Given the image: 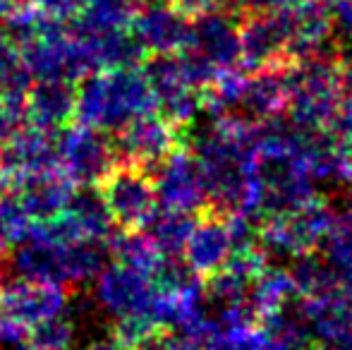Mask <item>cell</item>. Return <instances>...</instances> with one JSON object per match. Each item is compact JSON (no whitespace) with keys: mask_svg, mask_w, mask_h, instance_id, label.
Wrapping results in <instances>:
<instances>
[{"mask_svg":"<svg viewBox=\"0 0 352 350\" xmlns=\"http://www.w3.org/2000/svg\"><path fill=\"white\" fill-rule=\"evenodd\" d=\"M156 111L146 75L130 65L101 67L74 89V120L101 132H116L125 122Z\"/></svg>","mask_w":352,"mask_h":350,"instance_id":"6da1fadb","label":"cell"},{"mask_svg":"<svg viewBox=\"0 0 352 350\" xmlns=\"http://www.w3.org/2000/svg\"><path fill=\"white\" fill-rule=\"evenodd\" d=\"M108 248L94 240L58 243L38 233H29L22 245L14 248V271L24 278L56 281L67 288L84 285L96 278L106 266Z\"/></svg>","mask_w":352,"mask_h":350,"instance_id":"7a4b0ae2","label":"cell"},{"mask_svg":"<svg viewBox=\"0 0 352 350\" xmlns=\"http://www.w3.org/2000/svg\"><path fill=\"white\" fill-rule=\"evenodd\" d=\"M113 223L120 230H144L158 211L151 175L144 168L118 161L96 185Z\"/></svg>","mask_w":352,"mask_h":350,"instance_id":"3957f363","label":"cell"},{"mask_svg":"<svg viewBox=\"0 0 352 350\" xmlns=\"http://www.w3.org/2000/svg\"><path fill=\"white\" fill-rule=\"evenodd\" d=\"M56 137V166L77 187H96L118 164L116 146L106 132L82 122L65 125Z\"/></svg>","mask_w":352,"mask_h":350,"instance_id":"277c9868","label":"cell"},{"mask_svg":"<svg viewBox=\"0 0 352 350\" xmlns=\"http://www.w3.org/2000/svg\"><path fill=\"white\" fill-rule=\"evenodd\" d=\"M156 295L158 283L153 276L120 262L103 266L96 276V288H94V300L111 319L130 317V314H146L153 319Z\"/></svg>","mask_w":352,"mask_h":350,"instance_id":"5b68a950","label":"cell"},{"mask_svg":"<svg viewBox=\"0 0 352 350\" xmlns=\"http://www.w3.org/2000/svg\"><path fill=\"white\" fill-rule=\"evenodd\" d=\"M113 146L118 161L148 171L156 168L180 146V132L168 118L151 111L116 130Z\"/></svg>","mask_w":352,"mask_h":350,"instance_id":"8992f818","label":"cell"},{"mask_svg":"<svg viewBox=\"0 0 352 350\" xmlns=\"http://www.w3.org/2000/svg\"><path fill=\"white\" fill-rule=\"evenodd\" d=\"M151 180L158 209L195 214L206 204V182L199 161L180 146L156 166V175Z\"/></svg>","mask_w":352,"mask_h":350,"instance_id":"52a82bcc","label":"cell"},{"mask_svg":"<svg viewBox=\"0 0 352 350\" xmlns=\"http://www.w3.org/2000/svg\"><path fill=\"white\" fill-rule=\"evenodd\" d=\"M51 168H58L56 132L22 122L0 144V175L10 182V187Z\"/></svg>","mask_w":352,"mask_h":350,"instance_id":"ba28073f","label":"cell"},{"mask_svg":"<svg viewBox=\"0 0 352 350\" xmlns=\"http://www.w3.org/2000/svg\"><path fill=\"white\" fill-rule=\"evenodd\" d=\"M232 254V235L228 223L223 221L221 214H209L206 219L195 221L182 248V259L185 266L199 278L223 271Z\"/></svg>","mask_w":352,"mask_h":350,"instance_id":"9c48e42d","label":"cell"},{"mask_svg":"<svg viewBox=\"0 0 352 350\" xmlns=\"http://www.w3.org/2000/svg\"><path fill=\"white\" fill-rule=\"evenodd\" d=\"M74 118V87L65 80H36L24 96V122L58 132Z\"/></svg>","mask_w":352,"mask_h":350,"instance_id":"30bf717a","label":"cell"},{"mask_svg":"<svg viewBox=\"0 0 352 350\" xmlns=\"http://www.w3.org/2000/svg\"><path fill=\"white\" fill-rule=\"evenodd\" d=\"M17 199L22 201L24 211L32 216L34 221H46L60 214L72 197L77 195V185L65 177L58 168L43 171L38 175H32L27 180L17 182L12 187Z\"/></svg>","mask_w":352,"mask_h":350,"instance_id":"8fae6325","label":"cell"},{"mask_svg":"<svg viewBox=\"0 0 352 350\" xmlns=\"http://www.w3.org/2000/svg\"><path fill=\"white\" fill-rule=\"evenodd\" d=\"M192 226H195L192 214L161 209L156 211V216H153L146 228H151L148 238L156 243V248L166 257H177V254H182V248H185L187 238H190Z\"/></svg>","mask_w":352,"mask_h":350,"instance_id":"7c38bea8","label":"cell"},{"mask_svg":"<svg viewBox=\"0 0 352 350\" xmlns=\"http://www.w3.org/2000/svg\"><path fill=\"white\" fill-rule=\"evenodd\" d=\"M34 219L24 211L14 190L0 195V252L14 250L32 233Z\"/></svg>","mask_w":352,"mask_h":350,"instance_id":"4fadbf2b","label":"cell"},{"mask_svg":"<svg viewBox=\"0 0 352 350\" xmlns=\"http://www.w3.org/2000/svg\"><path fill=\"white\" fill-rule=\"evenodd\" d=\"M24 343L34 350H70L74 343V322L67 319L65 314L41 322L34 329H29Z\"/></svg>","mask_w":352,"mask_h":350,"instance_id":"5bb4252c","label":"cell"},{"mask_svg":"<svg viewBox=\"0 0 352 350\" xmlns=\"http://www.w3.org/2000/svg\"><path fill=\"white\" fill-rule=\"evenodd\" d=\"M206 341V350H269L264 333L252 331L247 324H237V327H223L213 329Z\"/></svg>","mask_w":352,"mask_h":350,"instance_id":"9a60e30c","label":"cell"},{"mask_svg":"<svg viewBox=\"0 0 352 350\" xmlns=\"http://www.w3.org/2000/svg\"><path fill=\"white\" fill-rule=\"evenodd\" d=\"M140 350H197V346L192 338L182 336V333H175V336H173V333L158 331L156 336L148 338Z\"/></svg>","mask_w":352,"mask_h":350,"instance_id":"2e32d148","label":"cell"},{"mask_svg":"<svg viewBox=\"0 0 352 350\" xmlns=\"http://www.w3.org/2000/svg\"><path fill=\"white\" fill-rule=\"evenodd\" d=\"M84 350H125L122 346H118L113 338H108V341H94L89 348H84Z\"/></svg>","mask_w":352,"mask_h":350,"instance_id":"e0dca14e","label":"cell"},{"mask_svg":"<svg viewBox=\"0 0 352 350\" xmlns=\"http://www.w3.org/2000/svg\"><path fill=\"white\" fill-rule=\"evenodd\" d=\"M14 350H34V348L27 346V343H17V346H14Z\"/></svg>","mask_w":352,"mask_h":350,"instance_id":"ac0fdd59","label":"cell"},{"mask_svg":"<svg viewBox=\"0 0 352 350\" xmlns=\"http://www.w3.org/2000/svg\"><path fill=\"white\" fill-rule=\"evenodd\" d=\"M3 285H5L3 283V274H0V295H3Z\"/></svg>","mask_w":352,"mask_h":350,"instance_id":"d6986e66","label":"cell"}]
</instances>
